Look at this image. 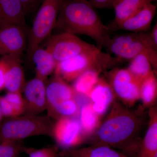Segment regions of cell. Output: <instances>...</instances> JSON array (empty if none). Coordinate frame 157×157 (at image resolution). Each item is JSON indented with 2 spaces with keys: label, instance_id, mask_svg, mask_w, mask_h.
<instances>
[{
  "label": "cell",
  "instance_id": "cell-1",
  "mask_svg": "<svg viewBox=\"0 0 157 157\" xmlns=\"http://www.w3.org/2000/svg\"><path fill=\"white\" fill-rule=\"evenodd\" d=\"M122 103L114 101L109 115L97 132L99 142L122 153H139V135L144 121V107L132 110Z\"/></svg>",
  "mask_w": 157,
  "mask_h": 157
},
{
  "label": "cell",
  "instance_id": "cell-2",
  "mask_svg": "<svg viewBox=\"0 0 157 157\" xmlns=\"http://www.w3.org/2000/svg\"><path fill=\"white\" fill-rule=\"evenodd\" d=\"M88 0H63L54 29L60 33L87 36L106 48L112 31L104 24Z\"/></svg>",
  "mask_w": 157,
  "mask_h": 157
},
{
  "label": "cell",
  "instance_id": "cell-3",
  "mask_svg": "<svg viewBox=\"0 0 157 157\" xmlns=\"http://www.w3.org/2000/svg\"><path fill=\"white\" fill-rule=\"evenodd\" d=\"M110 53L104 52L100 47L77 55L56 64L55 75L66 82L74 81L86 70L94 69L101 73L115 68L121 63Z\"/></svg>",
  "mask_w": 157,
  "mask_h": 157
},
{
  "label": "cell",
  "instance_id": "cell-4",
  "mask_svg": "<svg viewBox=\"0 0 157 157\" xmlns=\"http://www.w3.org/2000/svg\"><path fill=\"white\" fill-rule=\"evenodd\" d=\"M54 124L48 115L25 114L9 118L0 126V143L22 141L34 136L52 137Z\"/></svg>",
  "mask_w": 157,
  "mask_h": 157
},
{
  "label": "cell",
  "instance_id": "cell-5",
  "mask_svg": "<svg viewBox=\"0 0 157 157\" xmlns=\"http://www.w3.org/2000/svg\"><path fill=\"white\" fill-rule=\"evenodd\" d=\"M45 85L48 116L57 120L63 117L74 118L78 115L77 94L67 82L55 75Z\"/></svg>",
  "mask_w": 157,
  "mask_h": 157
},
{
  "label": "cell",
  "instance_id": "cell-6",
  "mask_svg": "<svg viewBox=\"0 0 157 157\" xmlns=\"http://www.w3.org/2000/svg\"><path fill=\"white\" fill-rule=\"evenodd\" d=\"M63 0H43L39 6L33 25L28 31V44L26 59L32 61L34 50L50 36L56 24L59 11Z\"/></svg>",
  "mask_w": 157,
  "mask_h": 157
},
{
  "label": "cell",
  "instance_id": "cell-7",
  "mask_svg": "<svg viewBox=\"0 0 157 157\" xmlns=\"http://www.w3.org/2000/svg\"><path fill=\"white\" fill-rule=\"evenodd\" d=\"M121 61L131 60L141 53H147L157 61V48L152 42L149 33L118 34L111 37L106 47Z\"/></svg>",
  "mask_w": 157,
  "mask_h": 157
},
{
  "label": "cell",
  "instance_id": "cell-8",
  "mask_svg": "<svg viewBox=\"0 0 157 157\" xmlns=\"http://www.w3.org/2000/svg\"><path fill=\"white\" fill-rule=\"evenodd\" d=\"M108 83L115 94L127 107H131L140 99L141 82L128 69L114 68L107 73Z\"/></svg>",
  "mask_w": 157,
  "mask_h": 157
},
{
  "label": "cell",
  "instance_id": "cell-9",
  "mask_svg": "<svg viewBox=\"0 0 157 157\" xmlns=\"http://www.w3.org/2000/svg\"><path fill=\"white\" fill-rule=\"evenodd\" d=\"M48 38L45 48L51 54L56 64L98 47L69 33H60Z\"/></svg>",
  "mask_w": 157,
  "mask_h": 157
},
{
  "label": "cell",
  "instance_id": "cell-10",
  "mask_svg": "<svg viewBox=\"0 0 157 157\" xmlns=\"http://www.w3.org/2000/svg\"><path fill=\"white\" fill-rule=\"evenodd\" d=\"M52 137L63 150L76 148L86 139L79 121L73 117H63L56 120Z\"/></svg>",
  "mask_w": 157,
  "mask_h": 157
},
{
  "label": "cell",
  "instance_id": "cell-11",
  "mask_svg": "<svg viewBox=\"0 0 157 157\" xmlns=\"http://www.w3.org/2000/svg\"><path fill=\"white\" fill-rule=\"evenodd\" d=\"M29 27L6 26L0 28V56H22L28 44Z\"/></svg>",
  "mask_w": 157,
  "mask_h": 157
},
{
  "label": "cell",
  "instance_id": "cell-12",
  "mask_svg": "<svg viewBox=\"0 0 157 157\" xmlns=\"http://www.w3.org/2000/svg\"><path fill=\"white\" fill-rule=\"evenodd\" d=\"M24 92L25 114L39 115L46 110V85L36 77L25 83Z\"/></svg>",
  "mask_w": 157,
  "mask_h": 157
},
{
  "label": "cell",
  "instance_id": "cell-13",
  "mask_svg": "<svg viewBox=\"0 0 157 157\" xmlns=\"http://www.w3.org/2000/svg\"><path fill=\"white\" fill-rule=\"evenodd\" d=\"M156 9V6L152 3L147 4L134 15L117 25L112 32L121 30L131 33H147L150 29Z\"/></svg>",
  "mask_w": 157,
  "mask_h": 157
},
{
  "label": "cell",
  "instance_id": "cell-14",
  "mask_svg": "<svg viewBox=\"0 0 157 157\" xmlns=\"http://www.w3.org/2000/svg\"><path fill=\"white\" fill-rule=\"evenodd\" d=\"M21 56L20 55L10 54L1 57L6 65L5 89L8 92H21L25 85V75L21 65Z\"/></svg>",
  "mask_w": 157,
  "mask_h": 157
},
{
  "label": "cell",
  "instance_id": "cell-15",
  "mask_svg": "<svg viewBox=\"0 0 157 157\" xmlns=\"http://www.w3.org/2000/svg\"><path fill=\"white\" fill-rule=\"evenodd\" d=\"M86 97L90 98L93 109L101 117L113 103L116 98L108 82L101 77L99 78Z\"/></svg>",
  "mask_w": 157,
  "mask_h": 157
},
{
  "label": "cell",
  "instance_id": "cell-16",
  "mask_svg": "<svg viewBox=\"0 0 157 157\" xmlns=\"http://www.w3.org/2000/svg\"><path fill=\"white\" fill-rule=\"evenodd\" d=\"M10 25L28 27L20 0H0V28Z\"/></svg>",
  "mask_w": 157,
  "mask_h": 157
},
{
  "label": "cell",
  "instance_id": "cell-17",
  "mask_svg": "<svg viewBox=\"0 0 157 157\" xmlns=\"http://www.w3.org/2000/svg\"><path fill=\"white\" fill-rule=\"evenodd\" d=\"M59 156L64 157H128L108 145L98 143L92 146L63 150Z\"/></svg>",
  "mask_w": 157,
  "mask_h": 157
},
{
  "label": "cell",
  "instance_id": "cell-18",
  "mask_svg": "<svg viewBox=\"0 0 157 157\" xmlns=\"http://www.w3.org/2000/svg\"><path fill=\"white\" fill-rule=\"evenodd\" d=\"M148 128L140 143L138 157H153L157 153V110L152 107L148 113Z\"/></svg>",
  "mask_w": 157,
  "mask_h": 157
},
{
  "label": "cell",
  "instance_id": "cell-19",
  "mask_svg": "<svg viewBox=\"0 0 157 157\" xmlns=\"http://www.w3.org/2000/svg\"><path fill=\"white\" fill-rule=\"evenodd\" d=\"M156 0H117L113 6L115 17L113 24L108 26L112 32L113 29L118 25L134 15L144 6Z\"/></svg>",
  "mask_w": 157,
  "mask_h": 157
},
{
  "label": "cell",
  "instance_id": "cell-20",
  "mask_svg": "<svg viewBox=\"0 0 157 157\" xmlns=\"http://www.w3.org/2000/svg\"><path fill=\"white\" fill-rule=\"evenodd\" d=\"M157 61L147 53H141L130 60L127 68L135 78L142 82L153 73H156Z\"/></svg>",
  "mask_w": 157,
  "mask_h": 157
},
{
  "label": "cell",
  "instance_id": "cell-21",
  "mask_svg": "<svg viewBox=\"0 0 157 157\" xmlns=\"http://www.w3.org/2000/svg\"><path fill=\"white\" fill-rule=\"evenodd\" d=\"M36 66V76L45 82L47 77L54 72L56 63L51 54L40 45L34 50L32 61Z\"/></svg>",
  "mask_w": 157,
  "mask_h": 157
},
{
  "label": "cell",
  "instance_id": "cell-22",
  "mask_svg": "<svg viewBox=\"0 0 157 157\" xmlns=\"http://www.w3.org/2000/svg\"><path fill=\"white\" fill-rule=\"evenodd\" d=\"M78 115V121L86 138L92 135L101 125V117L93 109L91 103L82 106Z\"/></svg>",
  "mask_w": 157,
  "mask_h": 157
},
{
  "label": "cell",
  "instance_id": "cell-23",
  "mask_svg": "<svg viewBox=\"0 0 157 157\" xmlns=\"http://www.w3.org/2000/svg\"><path fill=\"white\" fill-rule=\"evenodd\" d=\"M101 72L94 69L85 71L74 80L73 86L76 94L87 97L98 82Z\"/></svg>",
  "mask_w": 157,
  "mask_h": 157
},
{
  "label": "cell",
  "instance_id": "cell-24",
  "mask_svg": "<svg viewBox=\"0 0 157 157\" xmlns=\"http://www.w3.org/2000/svg\"><path fill=\"white\" fill-rule=\"evenodd\" d=\"M157 97V80L154 73L141 82L140 99L144 107H151L155 103Z\"/></svg>",
  "mask_w": 157,
  "mask_h": 157
},
{
  "label": "cell",
  "instance_id": "cell-25",
  "mask_svg": "<svg viewBox=\"0 0 157 157\" xmlns=\"http://www.w3.org/2000/svg\"><path fill=\"white\" fill-rule=\"evenodd\" d=\"M26 147L22 141H5L0 143V157H17L24 153Z\"/></svg>",
  "mask_w": 157,
  "mask_h": 157
},
{
  "label": "cell",
  "instance_id": "cell-26",
  "mask_svg": "<svg viewBox=\"0 0 157 157\" xmlns=\"http://www.w3.org/2000/svg\"><path fill=\"white\" fill-rule=\"evenodd\" d=\"M13 107L18 116L25 113V106L24 100L21 92H8L4 96Z\"/></svg>",
  "mask_w": 157,
  "mask_h": 157
},
{
  "label": "cell",
  "instance_id": "cell-27",
  "mask_svg": "<svg viewBox=\"0 0 157 157\" xmlns=\"http://www.w3.org/2000/svg\"><path fill=\"white\" fill-rule=\"evenodd\" d=\"M24 153H25L29 157H59L57 147L54 146L39 149L26 147Z\"/></svg>",
  "mask_w": 157,
  "mask_h": 157
},
{
  "label": "cell",
  "instance_id": "cell-28",
  "mask_svg": "<svg viewBox=\"0 0 157 157\" xmlns=\"http://www.w3.org/2000/svg\"><path fill=\"white\" fill-rule=\"evenodd\" d=\"M0 106L4 117L11 118L18 116L13 107L4 96H0Z\"/></svg>",
  "mask_w": 157,
  "mask_h": 157
},
{
  "label": "cell",
  "instance_id": "cell-29",
  "mask_svg": "<svg viewBox=\"0 0 157 157\" xmlns=\"http://www.w3.org/2000/svg\"><path fill=\"white\" fill-rule=\"evenodd\" d=\"M43 0H20L25 16L39 8Z\"/></svg>",
  "mask_w": 157,
  "mask_h": 157
},
{
  "label": "cell",
  "instance_id": "cell-30",
  "mask_svg": "<svg viewBox=\"0 0 157 157\" xmlns=\"http://www.w3.org/2000/svg\"><path fill=\"white\" fill-rule=\"evenodd\" d=\"M117 0H88L89 2L94 8L113 9Z\"/></svg>",
  "mask_w": 157,
  "mask_h": 157
},
{
  "label": "cell",
  "instance_id": "cell-31",
  "mask_svg": "<svg viewBox=\"0 0 157 157\" xmlns=\"http://www.w3.org/2000/svg\"><path fill=\"white\" fill-rule=\"evenodd\" d=\"M6 67L5 63L0 59V91L6 86Z\"/></svg>",
  "mask_w": 157,
  "mask_h": 157
},
{
  "label": "cell",
  "instance_id": "cell-32",
  "mask_svg": "<svg viewBox=\"0 0 157 157\" xmlns=\"http://www.w3.org/2000/svg\"><path fill=\"white\" fill-rule=\"evenodd\" d=\"M152 42L155 47L157 48V24H156L151 32L149 33Z\"/></svg>",
  "mask_w": 157,
  "mask_h": 157
},
{
  "label": "cell",
  "instance_id": "cell-33",
  "mask_svg": "<svg viewBox=\"0 0 157 157\" xmlns=\"http://www.w3.org/2000/svg\"><path fill=\"white\" fill-rule=\"evenodd\" d=\"M4 116L3 115L2 112V109H1V106H0V126L2 124L3 122V118L4 117Z\"/></svg>",
  "mask_w": 157,
  "mask_h": 157
},
{
  "label": "cell",
  "instance_id": "cell-34",
  "mask_svg": "<svg viewBox=\"0 0 157 157\" xmlns=\"http://www.w3.org/2000/svg\"><path fill=\"white\" fill-rule=\"evenodd\" d=\"M153 157H157V153L155 154Z\"/></svg>",
  "mask_w": 157,
  "mask_h": 157
},
{
  "label": "cell",
  "instance_id": "cell-35",
  "mask_svg": "<svg viewBox=\"0 0 157 157\" xmlns=\"http://www.w3.org/2000/svg\"><path fill=\"white\" fill-rule=\"evenodd\" d=\"M59 157H60V156H59Z\"/></svg>",
  "mask_w": 157,
  "mask_h": 157
}]
</instances>
